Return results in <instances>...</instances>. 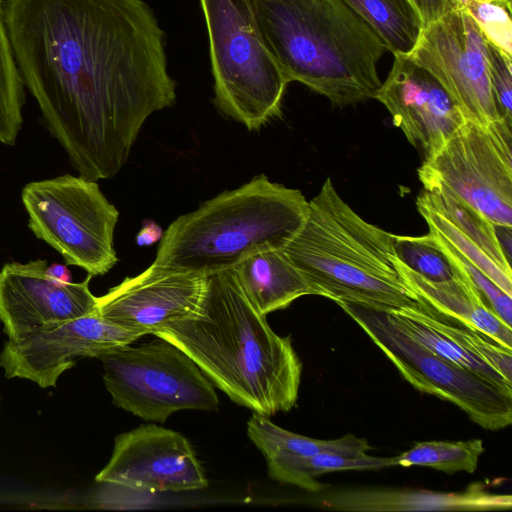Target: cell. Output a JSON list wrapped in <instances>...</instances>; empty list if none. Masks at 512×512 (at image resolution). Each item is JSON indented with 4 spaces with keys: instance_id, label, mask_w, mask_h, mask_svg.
<instances>
[{
    "instance_id": "1",
    "label": "cell",
    "mask_w": 512,
    "mask_h": 512,
    "mask_svg": "<svg viewBox=\"0 0 512 512\" xmlns=\"http://www.w3.org/2000/svg\"><path fill=\"white\" fill-rule=\"evenodd\" d=\"M24 86L72 166L109 179L147 118L171 107L165 34L144 0H5Z\"/></svg>"
},
{
    "instance_id": "2",
    "label": "cell",
    "mask_w": 512,
    "mask_h": 512,
    "mask_svg": "<svg viewBox=\"0 0 512 512\" xmlns=\"http://www.w3.org/2000/svg\"><path fill=\"white\" fill-rule=\"evenodd\" d=\"M206 276L198 312L153 335L181 348L236 404L266 417L291 410L303 366L291 337L271 329L246 297L233 268Z\"/></svg>"
},
{
    "instance_id": "3",
    "label": "cell",
    "mask_w": 512,
    "mask_h": 512,
    "mask_svg": "<svg viewBox=\"0 0 512 512\" xmlns=\"http://www.w3.org/2000/svg\"><path fill=\"white\" fill-rule=\"evenodd\" d=\"M265 44L289 80L338 107L375 99L384 43L343 0H252Z\"/></svg>"
},
{
    "instance_id": "4",
    "label": "cell",
    "mask_w": 512,
    "mask_h": 512,
    "mask_svg": "<svg viewBox=\"0 0 512 512\" xmlns=\"http://www.w3.org/2000/svg\"><path fill=\"white\" fill-rule=\"evenodd\" d=\"M394 238L360 217L328 178L308 201L306 220L283 252L315 295L401 308L417 299L398 271Z\"/></svg>"
},
{
    "instance_id": "5",
    "label": "cell",
    "mask_w": 512,
    "mask_h": 512,
    "mask_svg": "<svg viewBox=\"0 0 512 512\" xmlns=\"http://www.w3.org/2000/svg\"><path fill=\"white\" fill-rule=\"evenodd\" d=\"M298 189L259 175L181 215L162 234L152 264L208 275L265 250H283L303 226Z\"/></svg>"
},
{
    "instance_id": "6",
    "label": "cell",
    "mask_w": 512,
    "mask_h": 512,
    "mask_svg": "<svg viewBox=\"0 0 512 512\" xmlns=\"http://www.w3.org/2000/svg\"><path fill=\"white\" fill-rule=\"evenodd\" d=\"M209 38L214 102L226 116L258 130L281 115L290 83L260 31L252 0H199Z\"/></svg>"
},
{
    "instance_id": "7",
    "label": "cell",
    "mask_w": 512,
    "mask_h": 512,
    "mask_svg": "<svg viewBox=\"0 0 512 512\" xmlns=\"http://www.w3.org/2000/svg\"><path fill=\"white\" fill-rule=\"evenodd\" d=\"M21 197L31 231L67 265L93 277L117 263L114 230L119 212L96 181L66 174L26 184Z\"/></svg>"
},
{
    "instance_id": "8",
    "label": "cell",
    "mask_w": 512,
    "mask_h": 512,
    "mask_svg": "<svg viewBox=\"0 0 512 512\" xmlns=\"http://www.w3.org/2000/svg\"><path fill=\"white\" fill-rule=\"evenodd\" d=\"M336 304L415 389L451 402L486 430L512 423V395L426 349L396 324L388 309L350 301Z\"/></svg>"
},
{
    "instance_id": "9",
    "label": "cell",
    "mask_w": 512,
    "mask_h": 512,
    "mask_svg": "<svg viewBox=\"0 0 512 512\" xmlns=\"http://www.w3.org/2000/svg\"><path fill=\"white\" fill-rule=\"evenodd\" d=\"M113 404L145 421L163 423L181 410L219 407L215 387L177 345L156 336L100 358Z\"/></svg>"
},
{
    "instance_id": "10",
    "label": "cell",
    "mask_w": 512,
    "mask_h": 512,
    "mask_svg": "<svg viewBox=\"0 0 512 512\" xmlns=\"http://www.w3.org/2000/svg\"><path fill=\"white\" fill-rule=\"evenodd\" d=\"M418 176L423 186L444 185L494 225L512 226V124L465 120Z\"/></svg>"
},
{
    "instance_id": "11",
    "label": "cell",
    "mask_w": 512,
    "mask_h": 512,
    "mask_svg": "<svg viewBox=\"0 0 512 512\" xmlns=\"http://www.w3.org/2000/svg\"><path fill=\"white\" fill-rule=\"evenodd\" d=\"M452 96L465 120L488 125L498 119L491 92L487 42L463 9L424 27L410 55Z\"/></svg>"
},
{
    "instance_id": "12",
    "label": "cell",
    "mask_w": 512,
    "mask_h": 512,
    "mask_svg": "<svg viewBox=\"0 0 512 512\" xmlns=\"http://www.w3.org/2000/svg\"><path fill=\"white\" fill-rule=\"evenodd\" d=\"M141 337L104 319L96 310L47 324L19 341L7 340L0 351V367L7 378L27 379L41 388L53 387L78 359H100Z\"/></svg>"
},
{
    "instance_id": "13",
    "label": "cell",
    "mask_w": 512,
    "mask_h": 512,
    "mask_svg": "<svg viewBox=\"0 0 512 512\" xmlns=\"http://www.w3.org/2000/svg\"><path fill=\"white\" fill-rule=\"evenodd\" d=\"M96 482L149 493L202 490L203 467L188 439L155 424L119 434Z\"/></svg>"
},
{
    "instance_id": "14",
    "label": "cell",
    "mask_w": 512,
    "mask_h": 512,
    "mask_svg": "<svg viewBox=\"0 0 512 512\" xmlns=\"http://www.w3.org/2000/svg\"><path fill=\"white\" fill-rule=\"evenodd\" d=\"M206 288L205 275L151 264L97 297V311L125 329L153 335L169 323L196 314Z\"/></svg>"
},
{
    "instance_id": "15",
    "label": "cell",
    "mask_w": 512,
    "mask_h": 512,
    "mask_svg": "<svg viewBox=\"0 0 512 512\" xmlns=\"http://www.w3.org/2000/svg\"><path fill=\"white\" fill-rule=\"evenodd\" d=\"M376 100L381 102L407 140L432 157L465 122L449 92L426 68L409 56H394Z\"/></svg>"
},
{
    "instance_id": "16",
    "label": "cell",
    "mask_w": 512,
    "mask_h": 512,
    "mask_svg": "<svg viewBox=\"0 0 512 512\" xmlns=\"http://www.w3.org/2000/svg\"><path fill=\"white\" fill-rule=\"evenodd\" d=\"M46 260L6 263L0 271V321L8 340L19 341L35 330L90 314L97 297L82 282L61 283L46 274Z\"/></svg>"
},
{
    "instance_id": "17",
    "label": "cell",
    "mask_w": 512,
    "mask_h": 512,
    "mask_svg": "<svg viewBox=\"0 0 512 512\" xmlns=\"http://www.w3.org/2000/svg\"><path fill=\"white\" fill-rule=\"evenodd\" d=\"M325 508L349 512L398 511H498L512 507V496L489 491L472 483L456 492L421 488H357L329 493L321 501Z\"/></svg>"
},
{
    "instance_id": "18",
    "label": "cell",
    "mask_w": 512,
    "mask_h": 512,
    "mask_svg": "<svg viewBox=\"0 0 512 512\" xmlns=\"http://www.w3.org/2000/svg\"><path fill=\"white\" fill-rule=\"evenodd\" d=\"M397 267L416 299L441 315L475 329L500 346L512 350V327L489 308L462 268L463 273L458 278L431 282L405 267L398 259Z\"/></svg>"
},
{
    "instance_id": "19",
    "label": "cell",
    "mask_w": 512,
    "mask_h": 512,
    "mask_svg": "<svg viewBox=\"0 0 512 512\" xmlns=\"http://www.w3.org/2000/svg\"><path fill=\"white\" fill-rule=\"evenodd\" d=\"M233 269L246 297L264 316L288 307L302 296L315 295L283 250L252 254Z\"/></svg>"
},
{
    "instance_id": "20",
    "label": "cell",
    "mask_w": 512,
    "mask_h": 512,
    "mask_svg": "<svg viewBox=\"0 0 512 512\" xmlns=\"http://www.w3.org/2000/svg\"><path fill=\"white\" fill-rule=\"evenodd\" d=\"M247 434L266 460L285 455L311 456L320 453L364 456L372 448L365 438L351 433L332 440L302 436L283 429L269 417L254 412L247 422Z\"/></svg>"
},
{
    "instance_id": "21",
    "label": "cell",
    "mask_w": 512,
    "mask_h": 512,
    "mask_svg": "<svg viewBox=\"0 0 512 512\" xmlns=\"http://www.w3.org/2000/svg\"><path fill=\"white\" fill-rule=\"evenodd\" d=\"M270 478L285 484L296 485L309 492H319L327 487L315 477L337 471H375L397 466V456L375 457L346 456L320 453L311 456L285 455L266 460Z\"/></svg>"
},
{
    "instance_id": "22",
    "label": "cell",
    "mask_w": 512,
    "mask_h": 512,
    "mask_svg": "<svg viewBox=\"0 0 512 512\" xmlns=\"http://www.w3.org/2000/svg\"><path fill=\"white\" fill-rule=\"evenodd\" d=\"M368 24L394 56H408L424 29L410 0H343Z\"/></svg>"
},
{
    "instance_id": "23",
    "label": "cell",
    "mask_w": 512,
    "mask_h": 512,
    "mask_svg": "<svg viewBox=\"0 0 512 512\" xmlns=\"http://www.w3.org/2000/svg\"><path fill=\"white\" fill-rule=\"evenodd\" d=\"M392 309L441 332L465 351L497 371L506 380L512 382L511 349L500 346L475 329L441 315L418 299L414 305Z\"/></svg>"
},
{
    "instance_id": "24",
    "label": "cell",
    "mask_w": 512,
    "mask_h": 512,
    "mask_svg": "<svg viewBox=\"0 0 512 512\" xmlns=\"http://www.w3.org/2000/svg\"><path fill=\"white\" fill-rule=\"evenodd\" d=\"M420 196L479 246L497 265L512 273L510 261L498 243L492 222L442 184L424 186Z\"/></svg>"
},
{
    "instance_id": "25",
    "label": "cell",
    "mask_w": 512,
    "mask_h": 512,
    "mask_svg": "<svg viewBox=\"0 0 512 512\" xmlns=\"http://www.w3.org/2000/svg\"><path fill=\"white\" fill-rule=\"evenodd\" d=\"M386 309H388L396 324L426 349L450 363L493 383L503 392L512 395V382L506 380L483 361L465 351L447 336L428 325L396 312L392 308Z\"/></svg>"
},
{
    "instance_id": "26",
    "label": "cell",
    "mask_w": 512,
    "mask_h": 512,
    "mask_svg": "<svg viewBox=\"0 0 512 512\" xmlns=\"http://www.w3.org/2000/svg\"><path fill=\"white\" fill-rule=\"evenodd\" d=\"M484 450L481 439L417 442L409 450L397 455V466L429 467L445 473H473Z\"/></svg>"
},
{
    "instance_id": "27",
    "label": "cell",
    "mask_w": 512,
    "mask_h": 512,
    "mask_svg": "<svg viewBox=\"0 0 512 512\" xmlns=\"http://www.w3.org/2000/svg\"><path fill=\"white\" fill-rule=\"evenodd\" d=\"M24 84L18 71L0 0V142L14 145L23 123Z\"/></svg>"
},
{
    "instance_id": "28",
    "label": "cell",
    "mask_w": 512,
    "mask_h": 512,
    "mask_svg": "<svg viewBox=\"0 0 512 512\" xmlns=\"http://www.w3.org/2000/svg\"><path fill=\"white\" fill-rule=\"evenodd\" d=\"M394 252L401 264L431 282L453 280L463 273L430 230L422 236L395 235Z\"/></svg>"
},
{
    "instance_id": "29",
    "label": "cell",
    "mask_w": 512,
    "mask_h": 512,
    "mask_svg": "<svg viewBox=\"0 0 512 512\" xmlns=\"http://www.w3.org/2000/svg\"><path fill=\"white\" fill-rule=\"evenodd\" d=\"M416 206L418 212L426 221L429 230L434 231L449 242L497 286L507 294L512 295V273L506 272L497 265L479 246L432 208L420 195L416 200Z\"/></svg>"
},
{
    "instance_id": "30",
    "label": "cell",
    "mask_w": 512,
    "mask_h": 512,
    "mask_svg": "<svg viewBox=\"0 0 512 512\" xmlns=\"http://www.w3.org/2000/svg\"><path fill=\"white\" fill-rule=\"evenodd\" d=\"M462 9L488 43L512 57V10L496 1L478 0H467Z\"/></svg>"
},
{
    "instance_id": "31",
    "label": "cell",
    "mask_w": 512,
    "mask_h": 512,
    "mask_svg": "<svg viewBox=\"0 0 512 512\" xmlns=\"http://www.w3.org/2000/svg\"><path fill=\"white\" fill-rule=\"evenodd\" d=\"M487 62L498 119L512 124V57L487 42Z\"/></svg>"
},
{
    "instance_id": "32",
    "label": "cell",
    "mask_w": 512,
    "mask_h": 512,
    "mask_svg": "<svg viewBox=\"0 0 512 512\" xmlns=\"http://www.w3.org/2000/svg\"><path fill=\"white\" fill-rule=\"evenodd\" d=\"M418 11L424 27L456 9V0H410Z\"/></svg>"
},
{
    "instance_id": "33",
    "label": "cell",
    "mask_w": 512,
    "mask_h": 512,
    "mask_svg": "<svg viewBox=\"0 0 512 512\" xmlns=\"http://www.w3.org/2000/svg\"><path fill=\"white\" fill-rule=\"evenodd\" d=\"M495 234L498 240V243L506 256V258L511 260V244H512V226L507 225H494Z\"/></svg>"
},
{
    "instance_id": "34",
    "label": "cell",
    "mask_w": 512,
    "mask_h": 512,
    "mask_svg": "<svg viewBox=\"0 0 512 512\" xmlns=\"http://www.w3.org/2000/svg\"><path fill=\"white\" fill-rule=\"evenodd\" d=\"M162 237L161 228L154 222H149L137 235L138 245H151Z\"/></svg>"
},
{
    "instance_id": "35",
    "label": "cell",
    "mask_w": 512,
    "mask_h": 512,
    "mask_svg": "<svg viewBox=\"0 0 512 512\" xmlns=\"http://www.w3.org/2000/svg\"><path fill=\"white\" fill-rule=\"evenodd\" d=\"M46 274L53 280L61 283H70L72 282V275L66 265H62L59 263H53L51 265H47Z\"/></svg>"
},
{
    "instance_id": "36",
    "label": "cell",
    "mask_w": 512,
    "mask_h": 512,
    "mask_svg": "<svg viewBox=\"0 0 512 512\" xmlns=\"http://www.w3.org/2000/svg\"><path fill=\"white\" fill-rule=\"evenodd\" d=\"M512 10V0H494Z\"/></svg>"
},
{
    "instance_id": "37",
    "label": "cell",
    "mask_w": 512,
    "mask_h": 512,
    "mask_svg": "<svg viewBox=\"0 0 512 512\" xmlns=\"http://www.w3.org/2000/svg\"><path fill=\"white\" fill-rule=\"evenodd\" d=\"M467 0H456V9H462ZM478 1H494V0H478Z\"/></svg>"
}]
</instances>
